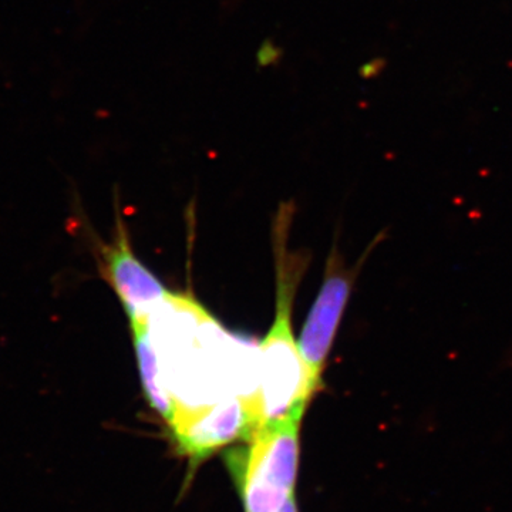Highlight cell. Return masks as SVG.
Wrapping results in <instances>:
<instances>
[{
  "label": "cell",
  "mask_w": 512,
  "mask_h": 512,
  "mask_svg": "<svg viewBox=\"0 0 512 512\" xmlns=\"http://www.w3.org/2000/svg\"><path fill=\"white\" fill-rule=\"evenodd\" d=\"M291 214L282 207L276 218V313L268 336L261 343L258 390L255 404L259 426L303 416L306 404L316 392L303 365L298 343L293 338L291 312L295 289L301 275L299 262L286 249Z\"/></svg>",
  "instance_id": "cell-1"
},
{
  "label": "cell",
  "mask_w": 512,
  "mask_h": 512,
  "mask_svg": "<svg viewBox=\"0 0 512 512\" xmlns=\"http://www.w3.org/2000/svg\"><path fill=\"white\" fill-rule=\"evenodd\" d=\"M279 512H298V507H296L295 498H292L291 501H288V503H286L284 507H282V510Z\"/></svg>",
  "instance_id": "cell-9"
},
{
  "label": "cell",
  "mask_w": 512,
  "mask_h": 512,
  "mask_svg": "<svg viewBox=\"0 0 512 512\" xmlns=\"http://www.w3.org/2000/svg\"><path fill=\"white\" fill-rule=\"evenodd\" d=\"M130 323L131 329H133L134 349H136L138 370H140L144 392H146L148 402L153 406V409L170 426L174 421L175 413H177V407H175L173 396H171L163 369H161L157 350L154 348L153 338H151L150 328H148L146 322Z\"/></svg>",
  "instance_id": "cell-6"
},
{
  "label": "cell",
  "mask_w": 512,
  "mask_h": 512,
  "mask_svg": "<svg viewBox=\"0 0 512 512\" xmlns=\"http://www.w3.org/2000/svg\"><path fill=\"white\" fill-rule=\"evenodd\" d=\"M99 261L101 275L119 296L130 322L148 323L173 296L134 254L119 214L113 239L99 249Z\"/></svg>",
  "instance_id": "cell-4"
},
{
  "label": "cell",
  "mask_w": 512,
  "mask_h": 512,
  "mask_svg": "<svg viewBox=\"0 0 512 512\" xmlns=\"http://www.w3.org/2000/svg\"><path fill=\"white\" fill-rule=\"evenodd\" d=\"M379 239L377 238V241L370 245L366 255L360 259L356 268L346 269L345 265L339 261L336 252H333L332 258H330L325 281H323L318 298H316L311 312L306 318L298 342L303 365H305L309 379H311L316 390L319 387L326 359H328L330 349H332L333 340H335L336 333H338L343 312H345L346 305H348L357 272H359L360 266L363 265V261H366L370 249L376 247Z\"/></svg>",
  "instance_id": "cell-3"
},
{
  "label": "cell",
  "mask_w": 512,
  "mask_h": 512,
  "mask_svg": "<svg viewBox=\"0 0 512 512\" xmlns=\"http://www.w3.org/2000/svg\"><path fill=\"white\" fill-rule=\"evenodd\" d=\"M258 427L255 404L235 396L185 414L175 421L171 430L184 456L194 461L210 456L231 441L248 440Z\"/></svg>",
  "instance_id": "cell-5"
},
{
  "label": "cell",
  "mask_w": 512,
  "mask_h": 512,
  "mask_svg": "<svg viewBox=\"0 0 512 512\" xmlns=\"http://www.w3.org/2000/svg\"><path fill=\"white\" fill-rule=\"evenodd\" d=\"M301 416L259 426L247 448L228 454L245 512H279L295 498Z\"/></svg>",
  "instance_id": "cell-2"
},
{
  "label": "cell",
  "mask_w": 512,
  "mask_h": 512,
  "mask_svg": "<svg viewBox=\"0 0 512 512\" xmlns=\"http://www.w3.org/2000/svg\"><path fill=\"white\" fill-rule=\"evenodd\" d=\"M282 55H284L282 47L275 45L272 40L268 39L262 43L261 47H259L256 60H258L259 67H269L278 63L279 60H281Z\"/></svg>",
  "instance_id": "cell-7"
},
{
  "label": "cell",
  "mask_w": 512,
  "mask_h": 512,
  "mask_svg": "<svg viewBox=\"0 0 512 512\" xmlns=\"http://www.w3.org/2000/svg\"><path fill=\"white\" fill-rule=\"evenodd\" d=\"M384 66H386V60L375 59L365 64V66L360 69V74H362V77H365V79H373V77L379 76V74L382 73Z\"/></svg>",
  "instance_id": "cell-8"
}]
</instances>
